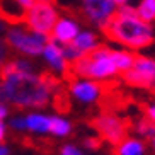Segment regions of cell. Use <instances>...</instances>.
Here are the masks:
<instances>
[{"label":"cell","instance_id":"6da1fadb","mask_svg":"<svg viewBox=\"0 0 155 155\" xmlns=\"http://www.w3.org/2000/svg\"><path fill=\"white\" fill-rule=\"evenodd\" d=\"M4 101L17 109H43L58 92V80L39 72H15L4 65L0 68Z\"/></svg>","mask_w":155,"mask_h":155},{"label":"cell","instance_id":"7a4b0ae2","mask_svg":"<svg viewBox=\"0 0 155 155\" xmlns=\"http://www.w3.org/2000/svg\"><path fill=\"white\" fill-rule=\"evenodd\" d=\"M104 34L107 39L118 43L121 48H126L130 51L145 50L155 41L153 26L138 17L135 5L119 7L116 17L104 31Z\"/></svg>","mask_w":155,"mask_h":155},{"label":"cell","instance_id":"3957f363","mask_svg":"<svg viewBox=\"0 0 155 155\" xmlns=\"http://www.w3.org/2000/svg\"><path fill=\"white\" fill-rule=\"evenodd\" d=\"M70 70L75 78H91L96 82H106L119 75L111 60V48L104 45L99 46L96 51H92L91 55L72 63Z\"/></svg>","mask_w":155,"mask_h":155},{"label":"cell","instance_id":"277c9868","mask_svg":"<svg viewBox=\"0 0 155 155\" xmlns=\"http://www.w3.org/2000/svg\"><path fill=\"white\" fill-rule=\"evenodd\" d=\"M5 41L9 45L10 51H15L17 55L26 58H41V53L45 50L46 43L50 41L48 34L36 32L29 29L24 22L10 24L4 34Z\"/></svg>","mask_w":155,"mask_h":155},{"label":"cell","instance_id":"5b68a950","mask_svg":"<svg viewBox=\"0 0 155 155\" xmlns=\"http://www.w3.org/2000/svg\"><path fill=\"white\" fill-rule=\"evenodd\" d=\"M80 12L94 29L104 32L118 12L114 0H80Z\"/></svg>","mask_w":155,"mask_h":155},{"label":"cell","instance_id":"8992f818","mask_svg":"<svg viewBox=\"0 0 155 155\" xmlns=\"http://www.w3.org/2000/svg\"><path fill=\"white\" fill-rule=\"evenodd\" d=\"M58 17L60 12L53 2H34V5L24 15V24L32 31L50 36Z\"/></svg>","mask_w":155,"mask_h":155},{"label":"cell","instance_id":"52a82bcc","mask_svg":"<svg viewBox=\"0 0 155 155\" xmlns=\"http://www.w3.org/2000/svg\"><path fill=\"white\" fill-rule=\"evenodd\" d=\"M92 126L99 133L101 138H104L106 141H109L111 145H118L119 141H123L126 138L128 126L123 119L116 116L113 113H101L97 118H94Z\"/></svg>","mask_w":155,"mask_h":155},{"label":"cell","instance_id":"ba28073f","mask_svg":"<svg viewBox=\"0 0 155 155\" xmlns=\"http://www.w3.org/2000/svg\"><path fill=\"white\" fill-rule=\"evenodd\" d=\"M124 82L133 87L150 89L155 85V60L148 56H137L135 65L123 75Z\"/></svg>","mask_w":155,"mask_h":155},{"label":"cell","instance_id":"9c48e42d","mask_svg":"<svg viewBox=\"0 0 155 155\" xmlns=\"http://www.w3.org/2000/svg\"><path fill=\"white\" fill-rule=\"evenodd\" d=\"M68 92L80 104H96L102 97V84L91 78H73L68 85Z\"/></svg>","mask_w":155,"mask_h":155},{"label":"cell","instance_id":"30bf717a","mask_svg":"<svg viewBox=\"0 0 155 155\" xmlns=\"http://www.w3.org/2000/svg\"><path fill=\"white\" fill-rule=\"evenodd\" d=\"M80 31H82V26L78 22V19H75L73 15H60L50 32V39L65 46L72 43Z\"/></svg>","mask_w":155,"mask_h":155},{"label":"cell","instance_id":"8fae6325","mask_svg":"<svg viewBox=\"0 0 155 155\" xmlns=\"http://www.w3.org/2000/svg\"><path fill=\"white\" fill-rule=\"evenodd\" d=\"M41 58L55 75H67L68 73L70 63H68V60L65 58L63 46L61 45H58V43L50 39V41L46 43L45 50L41 53Z\"/></svg>","mask_w":155,"mask_h":155},{"label":"cell","instance_id":"7c38bea8","mask_svg":"<svg viewBox=\"0 0 155 155\" xmlns=\"http://www.w3.org/2000/svg\"><path fill=\"white\" fill-rule=\"evenodd\" d=\"M72 45L77 48L84 56L91 55L92 51H96L99 46H102L101 43V34L94 29H82L77 34V38L72 41Z\"/></svg>","mask_w":155,"mask_h":155},{"label":"cell","instance_id":"4fadbf2b","mask_svg":"<svg viewBox=\"0 0 155 155\" xmlns=\"http://www.w3.org/2000/svg\"><path fill=\"white\" fill-rule=\"evenodd\" d=\"M26 116V126H28L29 133L34 135H50L51 130V116L45 113H38V111H31V113L24 114Z\"/></svg>","mask_w":155,"mask_h":155},{"label":"cell","instance_id":"5bb4252c","mask_svg":"<svg viewBox=\"0 0 155 155\" xmlns=\"http://www.w3.org/2000/svg\"><path fill=\"white\" fill-rule=\"evenodd\" d=\"M111 60H113V63H114V67H116V70H118V73L124 75L128 70L133 68L137 55H135L133 51L126 50V48H118V50H111Z\"/></svg>","mask_w":155,"mask_h":155},{"label":"cell","instance_id":"9a60e30c","mask_svg":"<svg viewBox=\"0 0 155 155\" xmlns=\"http://www.w3.org/2000/svg\"><path fill=\"white\" fill-rule=\"evenodd\" d=\"M116 155H147V145L138 137H126L116 145Z\"/></svg>","mask_w":155,"mask_h":155},{"label":"cell","instance_id":"2e32d148","mask_svg":"<svg viewBox=\"0 0 155 155\" xmlns=\"http://www.w3.org/2000/svg\"><path fill=\"white\" fill-rule=\"evenodd\" d=\"M0 15L9 24H17L24 22L26 12L19 7L15 0H0Z\"/></svg>","mask_w":155,"mask_h":155},{"label":"cell","instance_id":"e0dca14e","mask_svg":"<svg viewBox=\"0 0 155 155\" xmlns=\"http://www.w3.org/2000/svg\"><path fill=\"white\" fill-rule=\"evenodd\" d=\"M72 133V123H70L67 118L63 116H51V130H50V135L56 138H65L68 137Z\"/></svg>","mask_w":155,"mask_h":155},{"label":"cell","instance_id":"ac0fdd59","mask_svg":"<svg viewBox=\"0 0 155 155\" xmlns=\"http://www.w3.org/2000/svg\"><path fill=\"white\" fill-rule=\"evenodd\" d=\"M135 9H137V14L141 21H145L148 24L155 22V0H138Z\"/></svg>","mask_w":155,"mask_h":155},{"label":"cell","instance_id":"d6986e66","mask_svg":"<svg viewBox=\"0 0 155 155\" xmlns=\"http://www.w3.org/2000/svg\"><path fill=\"white\" fill-rule=\"evenodd\" d=\"M135 131H137L138 138H147V140H152V138L155 137V126L148 121V119H141V121H138L137 126H135Z\"/></svg>","mask_w":155,"mask_h":155},{"label":"cell","instance_id":"ffe728a7","mask_svg":"<svg viewBox=\"0 0 155 155\" xmlns=\"http://www.w3.org/2000/svg\"><path fill=\"white\" fill-rule=\"evenodd\" d=\"M10 130H14L17 133H28V126H26V116L24 114H17V116H12L9 121Z\"/></svg>","mask_w":155,"mask_h":155},{"label":"cell","instance_id":"44dd1931","mask_svg":"<svg viewBox=\"0 0 155 155\" xmlns=\"http://www.w3.org/2000/svg\"><path fill=\"white\" fill-rule=\"evenodd\" d=\"M63 53H65V58L68 60V63H75V61H78L80 58H84V55L80 53V51L75 48V46L72 45V43H68V45L63 46Z\"/></svg>","mask_w":155,"mask_h":155},{"label":"cell","instance_id":"7402d4cb","mask_svg":"<svg viewBox=\"0 0 155 155\" xmlns=\"http://www.w3.org/2000/svg\"><path fill=\"white\" fill-rule=\"evenodd\" d=\"M9 55H10V48L7 45V41H5V38L0 34V68L10 60Z\"/></svg>","mask_w":155,"mask_h":155},{"label":"cell","instance_id":"603a6c76","mask_svg":"<svg viewBox=\"0 0 155 155\" xmlns=\"http://www.w3.org/2000/svg\"><path fill=\"white\" fill-rule=\"evenodd\" d=\"M60 155H84V153H82V150H80L78 147L72 145V143H67V145L61 147Z\"/></svg>","mask_w":155,"mask_h":155},{"label":"cell","instance_id":"cb8c5ba5","mask_svg":"<svg viewBox=\"0 0 155 155\" xmlns=\"http://www.w3.org/2000/svg\"><path fill=\"white\" fill-rule=\"evenodd\" d=\"M145 118L155 126V104H148L145 107Z\"/></svg>","mask_w":155,"mask_h":155},{"label":"cell","instance_id":"d4e9b609","mask_svg":"<svg viewBox=\"0 0 155 155\" xmlns=\"http://www.w3.org/2000/svg\"><path fill=\"white\" fill-rule=\"evenodd\" d=\"M10 114V109H9V104L4 102V101H0V121H4V119L9 118Z\"/></svg>","mask_w":155,"mask_h":155},{"label":"cell","instance_id":"484cf974","mask_svg":"<svg viewBox=\"0 0 155 155\" xmlns=\"http://www.w3.org/2000/svg\"><path fill=\"white\" fill-rule=\"evenodd\" d=\"M15 2H17V5L24 10V12H28L32 5H34V0H15Z\"/></svg>","mask_w":155,"mask_h":155},{"label":"cell","instance_id":"4316f807","mask_svg":"<svg viewBox=\"0 0 155 155\" xmlns=\"http://www.w3.org/2000/svg\"><path fill=\"white\" fill-rule=\"evenodd\" d=\"M99 147V140L94 137L91 138H85V148H89V150H94V148H97Z\"/></svg>","mask_w":155,"mask_h":155},{"label":"cell","instance_id":"83f0119b","mask_svg":"<svg viewBox=\"0 0 155 155\" xmlns=\"http://www.w3.org/2000/svg\"><path fill=\"white\" fill-rule=\"evenodd\" d=\"M9 26H10V24L7 22L2 15H0V34H5V31H7V28H9Z\"/></svg>","mask_w":155,"mask_h":155},{"label":"cell","instance_id":"f1b7e54d","mask_svg":"<svg viewBox=\"0 0 155 155\" xmlns=\"http://www.w3.org/2000/svg\"><path fill=\"white\" fill-rule=\"evenodd\" d=\"M5 135H7V126L4 121H0V143L5 140Z\"/></svg>","mask_w":155,"mask_h":155},{"label":"cell","instance_id":"f546056e","mask_svg":"<svg viewBox=\"0 0 155 155\" xmlns=\"http://www.w3.org/2000/svg\"><path fill=\"white\" fill-rule=\"evenodd\" d=\"M114 4L118 5L119 9V7H124V5H131V0H114Z\"/></svg>","mask_w":155,"mask_h":155},{"label":"cell","instance_id":"4dcf8cb0","mask_svg":"<svg viewBox=\"0 0 155 155\" xmlns=\"http://www.w3.org/2000/svg\"><path fill=\"white\" fill-rule=\"evenodd\" d=\"M0 155H9V148L0 143Z\"/></svg>","mask_w":155,"mask_h":155},{"label":"cell","instance_id":"1f68e13d","mask_svg":"<svg viewBox=\"0 0 155 155\" xmlns=\"http://www.w3.org/2000/svg\"><path fill=\"white\" fill-rule=\"evenodd\" d=\"M0 101H4V87H2V77H0ZM5 102V101H4Z\"/></svg>","mask_w":155,"mask_h":155},{"label":"cell","instance_id":"d6a6232c","mask_svg":"<svg viewBox=\"0 0 155 155\" xmlns=\"http://www.w3.org/2000/svg\"><path fill=\"white\" fill-rule=\"evenodd\" d=\"M150 141H152V147H153V150H155V137H153V138H152V140H150Z\"/></svg>","mask_w":155,"mask_h":155},{"label":"cell","instance_id":"836d02e7","mask_svg":"<svg viewBox=\"0 0 155 155\" xmlns=\"http://www.w3.org/2000/svg\"><path fill=\"white\" fill-rule=\"evenodd\" d=\"M34 2H51V0H34Z\"/></svg>","mask_w":155,"mask_h":155}]
</instances>
